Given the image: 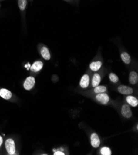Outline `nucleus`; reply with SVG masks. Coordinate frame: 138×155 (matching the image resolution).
<instances>
[{
  "label": "nucleus",
  "mask_w": 138,
  "mask_h": 155,
  "mask_svg": "<svg viewBox=\"0 0 138 155\" xmlns=\"http://www.w3.org/2000/svg\"><path fill=\"white\" fill-rule=\"evenodd\" d=\"M3 138H2V137L1 135H0V147H1L2 145L3 144Z\"/></svg>",
  "instance_id": "nucleus-21"
},
{
  "label": "nucleus",
  "mask_w": 138,
  "mask_h": 155,
  "mask_svg": "<svg viewBox=\"0 0 138 155\" xmlns=\"http://www.w3.org/2000/svg\"><path fill=\"white\" fill-rule=\"evenodd\" d=\"M40 54L45 60L48 61V60H50L51 58V55H50L49 50L48 49L47 47H46L45 46H43L41 48Z\"/></svg>",
  "instance_id": "nucleus-8"
},
{
  "label": "nucleus",
  "mask_w": 138,
  "mask_h": 155,
  "mask_svg": "<svg viewBox=\"0 0 138 155\" xmlns=\"http://www.w3.org/2000/svg\"><path fill=\"white\" fill-rule=\"evenodd\" d=\"M109 79L113 83H117L119 81L118 77L114 73H110L109 74Z\"/></svg>",
  "instance_id": "nucleus-19"
},
{
  "label": "nucleus",
  "mask_w": 138,
  "mask_h": 155,
  "mask_svg": "<svg viewBox=\"0 0 138 155\" xmlns=\"http://www.w3.org/2000/svg\"><path fill=\"white\" fill-rule=\"evenodd\" d=\"M121 114L124 117L130 119L132 116V112L131 108L128 104H124L121 108Z\"/></svg>",
  "instance_id": "nucleus-3"
},
{
  "label": "nucleus",
  "mask_w": 138,
  "mask_h": 155,
  "mask_svg": "<svg viewBox=\"0 0 138 155\" xmlns=\"http://www.w3.org/2000/svg\"><path fill=\"white\" fill-rule=\"evenodd\" d=\"M43 64L40 61H37L33 63L31 68H30V71L33 72H38L43 68Z\"/></svg>",
  "instance_id": "nucleus-7"
},
{
  "label": "nucleus",
  "mask_w": 138,
  "mask_h": 155,
  "mask_svg": "<svg viewBox=\"0 0 138 155\" xmlns=\"http://www.w3.org/2000/svg\"><path fill=\"white\" fill-rule=\"evenodd\" d=\"M121 58L122 61H123V63H125L126 64H129L131 63V56L130 55L126 53V52H123L121 54Z\"/></svg>",
  "instance_id": "nucleus-15"
},
{
  "label": "nucleus",
  "mask_w": 138,
  "mask_h": 155,
  "mask_svg": "<svg viewBox=\"0 0 138 155\" xmlns=\"http://www.w3.org/2000/svg\"><path fill=\"white\" fill-rule=\"evenodd\" d=\"M102 65V63L100 61H94V62H93V63H90V69L93 71L96 72L101 68Z\"/></svg>",
  "instance_id": "nucleus-12"
},
{
  "label": "nucleus",
  "mask_w": 138,
  "mask_h": 155,
  "mask_svg": "<svg viewBox=\"0 0 138 155\" xmlns=\"http://www.w3.org/2000/svg\"><path fill=\"white\" fill-rule=\"evenodd\" d=\"M106 90V88L105 87V86H102V85H100V86H97L95 87L94 91V92L96 93V94H101V93H104L105 92Z\"/></svg>",
  "instance_id": "nucleus-17"
},
{
  "label": "nucleus",
  "mask_w": 138,
  "mask_h": 155,
  "mask_svg": "<svg viewBox=\"0 0 138 155\" xmlns=\"http://www.w3.org/2000/svg\"><path fill=\"white\" fill-rule=\"evenodd\" d=\"M101 82V77L100 74L96 73L94 75L93 81H92V85H93V87H96L98 86Z\"/></svg>",
  "instance_id": "nucleus-13"
},
{
  "label": "nucleus",
  "mask_w": 138,
  "mask_h": 155,
  "mask_svg": "<svg viewBox=\"0 0 138 155\" xmlns=\"http://www.w3.org/2000/svg\"><path fill=\"white\" fill-rule=\"evenodd\" d=\"M129 82L131 85H135L138 82V74L137 72L133 71L129 75Z\"/></svg>",
  "instance_id": "nucleus-11"
},
{
  "label": "nucleus",
  "mask_w": 138,
  "mask_h": 155,
  "mask_svg": "<svg viewBox=\"0 0 138 155\" xmlns=\"http://www.w3.org/2000/svg\"><path fill=\"white\" fill-rule=\"evenodd\" d=\"M100 153L102 155H111L112 151L108 147H103L100 150Z\"/></svg>",
  "instance_id": "nucleus-18"
},
{
  "label": "nucleus",
  "mask_w": 138,
  "mask_h": 155,
  "mask_svg": "<svg viewBox=\"0 0 138 155\" xmlns=\"http://www.w3.org/2000/svg\"><path fill=\"white\" fill-rule=\"evenodd\" d=\"M91 145L94 148H98L100 145V140L96 133L92 134L90 136Z\"/></svg>",
  "instance_id": "nucleus-4"
},
{
  "label": "nucleus",
  "mask_w": 138,
  "mask_h": 155,
  "mask_svg": "<svg viewBox=\"0 0 138 155\" xmlns=\"http://www.w3.org/2000/svg\"><path fill=\"white\" fill-rule=\"evenodd\" d=\"M0 1H1V0H0Z\"/></svg>",
  "instance_id": "nucleus-22"
},
{
  "label": "nucleus",
  "mask_w": 138,
  "mask_h": 155,
  "mask_svg": "<svg viewBox=\"0 0 138 155\" xmlns=\"http://www.w3.org/2000/svg\"><path fill=\"white\" fill-rule=\"evenodd\" d=\"M18 5L21 11H24L27 6V0H18Z\"/></svg>",
  "instance_id": "nucleus-16"
},
{
  "label": "nucleus",
  "mask_w": 138,
  "mask_h": 155,
  "mask_svg": "<svg viewBox=\"0 0 138 155\" xmlns=\"http://www.w3.org/2000/svg\"><path fill=\"white\" fill-rule=\"evenodd\" d=\"M118 91L123 95H131L133 92L132 88L125 85L119 86L118 88Z\"/></svg>",
  "instance_id": "nucleus-5"
},
{
  "label": "nucleus",
  "mask_w": 138,
  "mask_h": 155,
  "mask_svg": "<svg viewBox=\"0 0 138 155\" xmlns=\"http://www.w3.org/2000/svg\"><path fill=\"white\" fill-rule=\"evenodd\" d=\"M55 155H65V153L63 152H61V151H56L54 153Z\"/></svg>",
  "instance_id": "nucleus-20"
},
{
  "label": "nucleus",
  "mask_w": 138,
  "mask_h": 155,
  "mask_svg": "<svg viewBox=\"0 0 138 155\" xmlns=\"http://www.w3.org/2000/svg\"><path fill=\"white\" fill-rule=\"evenodd\" d=\"M127 103L133 107H136L138 105V100L137 99L133 96L129 95L126 98Z\"/></svg>",
  "instance_id": "nucleus-14"
},
{
  "label": "nucleus",
  "mask_w": 138,
  "mask_h": 155,
  "mask_svg": "<svg viewBox=\"0 0 138 155\" xmlns=\"http://www.w3.org/2000/svg\"><path fill=\"white\" fill-rule=\"evenodd\" d=\"M0 97L5 100H9L12 97V93L6 88H2L0 89Z\"/></svg>",
  "instance_id": "nucleus-9"
},
{
  "label": "nucleus",
  "mask_w": 138,
  "mask_h": 155,
  "mask_svg": "<svg viewBox=\"0 0 138 155\" xmlns=\"http://www.w3.org/2000/svg\"><path fill=\"white\" fill-rule=\"evenodd\" d=\"M96 99L98 101H99L100 103H101L103 104H105L106 103H108L110 100V98L108 96V95L106 94H104V93L99 94V95H97L96 96Z\"/></svg>",
  "instance_id": "nucleus-6"
},
{
  "label": "nucleus",
  "mask_w": 138,
  "mask_h": 155,
  "mask_svg": "<svg viewBox=\"0 0 138 155\" xmlns=\"http://www.w3.org/2000/svg\"><path fill=\"white\" fill-rule=\"evenodd\" d=\"M5 147L9 154H15L16 153V146L15 143L12 138H8L6 140Z\"/></svg>",
  "instance_id": "nucleus-1"
},
{
  "label": "nucleus",
  "mask_w": 138,
  "mask_h": 155,
  "mask_svg": "<svg viewBox=\"0 0 138 155\" xmlns=\"http://www.w3.org/2000/svg\"><path fill=\"white\" fill-rule=\"evenodd\" d=\"M89 81H90L89 76L87 74H84L82 76V77L81 78V80L80 81V83H79L80 86L82 88H87L89 85Z\"/></svg>",
  "instance_id": "nucleus-10"
},
{
  "label": "nucleus",
  "mask_w": 138,
  "mask_h": 155,
  "mask_svg": "<svg viewBox=\"0 0 138 155\" xmlns=\"http://www.w3.org/2000/svg\"><path fill=\"white\" fill-rule=\"evenodd\" d=\"M35 79L34 77L30 76L25 80L24 83V87L26 90H30L35 85Z\"/></svg>",
  "instance_id": "nucleus-2"
}]
</instances>
